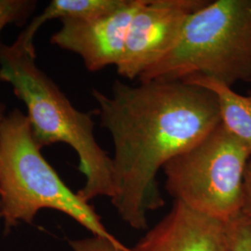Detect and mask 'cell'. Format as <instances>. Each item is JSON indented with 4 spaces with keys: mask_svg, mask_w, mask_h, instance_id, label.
Listing matches in <instances>:
<instances>
[{
    "mask_svg": "<svg viewBox=\"0 0 251 251\" xmlns=\"http://www.w3.org/2000/svg\"><path fill=\"white\" fill-rule=\"evenodd\" d=\"M92 96L115 147L112 204L130 227L145 229L147 212L164 205L158 171L222 123L216 96L184 81L158 80H117L111 96L96 89Z\"/></svg>",
    "mask_w": 251,
    "mask_h": 251,
    "instance_id": "obj_1",
    "label": "cell"
},
{
    "mask_svg": "<svg viewBox=\"0 0 251 251\" xmlns=\"http://www.w3.org/2000/svg\"><path fill=\"white\" fill-rule=\"evenodd\" d=\"M0 81L8 83L27 110L32 134L40 149L55 144L71 146L79 158L86 183L77 194L89 202L115 195L113 160L94 136L91 113L77 110L36 63L35 45L20 36L0 48Z\"/></svg>",
    "mask_w": 251,
    "mask_h": 251,
    "instance_id": "obj_2",
    "label": "cell"
},
{
    "mask_svg": "<svg viewBox=\"0 0 251 251\" xmlns=\"http://www.w3.org/2000/svg\"><path fill=\"white\" fill-rule=\"evenodd\" d=\"M43 208L63 212L94 236L121 244L89 202L74 193L46 160L26 115L14 109L0 127V218L10 229L19 223L31 224Z\"/></svg>",
    "mask_w": 251,
    "mask_h": 251,
    "instance_id": "obj_3",
    "label": "cell"
},
{
    "mask_svg": "<svg viewBox=\"0 0 251 251\" xmlns=\"http://www.w3.org/2000/svg\"><path fill=\"white\" fill-rule=\"evenodd\" d=\"M204 76L232 87L251 81V0H217L189 16L174 49L140 77Z\"/></svg>",
    "mask_w": 251,
    "mask_h": 251,
    "instance_id": "obj_4",
    "label": "cell"
},
{
    "mask_svg": "<svg viewBox=\"0 0 251 251\" xmlns=\"http://www.w3.org/2000/svg\"><path fill=\"white\" fill-rule=\"evenodd\" d=\"M251 150L223 124L163 167L166 188L202 214L228 222L240 211L244 174Z\"/></svg>",
    "mask_w": 251,
    "mask_h": 251,
    "instance_id": "obj_5",
    "label": "cell"
},
{
    "mask_svg": "<svg viewBox=\"0 0 251 251\" xmlns=\"http://www.w3.org/2000/svg\"><path fill=\"white\" fill-rule=\"evenodd\" d=\"M205 0H144L131 20L117 74L129 80L139 77L171 52L191 14Z\"/></svg>",
    "mask_w": 251,
    "mask_h": 251,
    "instance_id": "obj_6",
    "label": "cell"
},
{
    "mask_svg": "<svg viewBox=\"0 0 251 251\" xmlns=\"http://www.w3.org/2000/svg\"><path fill=\"white\" fill-rule=\"evenodd\" d=\"M144 0H128L122 9L91 20H63L50 37L53 45L77 54L90 72L120 62L131 20Z\"/></svg>",
    "mask_w": 251,
    "mask_h": 251,
    "instance_id": "obj_7",
    "label": "cell"
},
{
    "mask_svg": "<svg viewBox=\"0 0 251 251\" xmlns=\"http://www.w3.org/2000/svg\"><path fill=\"white\" fill-rule=\"evenodd\" d=\"M134 251H228L226 222L179 201L135 247Z\"/></svg>",
    "mask_w": 251,
    "mask_h": 251,
    "instance_id": "obj_8",
    "label": "cell"
},
{
    "mask_svg": "<svg viewBox=\"0 0 251 251\" xmlns=\"http://www.w3.org/2000/svg\"><path fill=\"white\" fill-rule=\"evenodd\" d=\"M214 93L219 104L222 124L251 150V95L242 96L222 82L204 76L184 80Z\"/></svg>",
    "mask_w": 251,
    "mask_h": 251,
    "instance_id": "obj_9",
    "label": "cell"
},
{
    "mask_svg": "<svg viewBox=\"0 0 251 251\" xmlns=\"http://www.w3.org/2000/svg\"><path fill=\"white\" fill-rule=\"evenodd\" d=\"M127 2L128 0H52L19 36L27 44H34L37 31L49 21L99 18L122 9Z\"/></svg>",
    "mask_w": 251,
    "mask_h": 251,
    "instance_id": "obj_10",
    "label": "cell"
},
{
    "mask_svg": "<svg viewBox=\"0 0 251 251\" xmlns=\"http://www.w3.org/2000/svg\"><path fill=\"white\" fill-rule=\"evenodd\" d=\"M35 0H0V36L9 25H24L36 10ZM2 43L0 41V48Z\"/></svg>",
    "mask_w": 251,
    "mask_h": 251,
    "instance_id": "obj_11",
    "label": "cell"
},
{
    "mask_svg": "<svg viewBox=\"0 0 251 251\" xmlns=\"http://www.w3.org/2000/svg\"><path fill=\"white\" fill-rule=\"evenodd\" d=\"M228 251H251V223L238 213L226 222Z\"/></svg>",
    "mask_w": 251,
    "mask_h": 251,
    "instance_id": "obj_12",
    "label": "cell"
},
{
    "mask_svg": "<svg viewBox=\"0 0 251 251\" xmlns=\"http://www.w3.org/2000/svg\"><path fill=\"white\" fill-rule=\"evenodd\" d=\"M70 246L73 251H134L126 248L122 243L115 244L94 235L89 238L71 241Z\"/></svg>",
    "mask_w": 251,
    "mask_h": 251,
    "instance_id": "obj_13",
    "label": "cell"
},
{
    "mask_svg": "<svg viewBox=\"0 0 251 251\" xmlns=\"http://www.w3.org/2000/svg\"><path fill=\"white\" fill-rule=\"evenodd\" d=\"M239 213L243 218L251 223V158L248 162L244 174L242 201Z\"/></svg>",
    "mask_w": 251,
    "mask_h": 251,
    "instance_id": "obj_14",
    "label": "cell"
},
{
    "mask_svg": "<svg viewBox=\"0 0 251 251\" xmlns=\"http://www.w3.org/2000/svg\"><path fill=\"white\" fill-rule=\"evenodd\" d=\"M5 111H6V106H5L3 103H1V102H0V127H1L2 123H3L4 118L6 117Z\"/></svg>",
    "mask_w": 251,
    "mask_h": 251,
    "instance_id": "obj_15",
    "label": "cell"
}]
</instances>
